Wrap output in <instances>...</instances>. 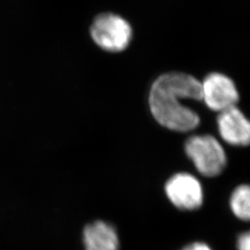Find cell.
Masks as SVG:
<instances>
[{
    "label": "cell",
    "mask_w": 250,
    "mask_h": 250,
    "mask_svg": "<svg viewBox=\"0 0 250 250\" xmlns=\"http://www.w3.org/2000/svg\"><path fill=\"white\" fill-rule=\"evenodd\" d=\"M202 99L201 82L183 72H170L160 76L152 84L149 107L152 115L165 128L186 133L195 130L200 118L182 100Z\"/></svg>",
    "instance_id": "cell-1"
},
{
    "label": "cell",
    "mask_w": 250,
    "mask_h": 250,
    "mask_svg": "<svg viewBox=\"0 0 250 250\" xmlns=\"http://www.w3.org/2000/svg\"><path fill=\"white\" fill-rule=\"evenodd\" d=\"M185 151L198 173L204 177H217L226 168V152L213 135L203 134L189 137L185 145Z\"/></svg>",
    "instance_id": "cell-2"
},
{
    "label": "cell",
    "mask_w": 250,
    "mask_h": 250,
    "mask_svg": "<svg viewBox=\"0 0 250 250\" xmlns=\"http://www.w3.org/2000/svg\"><path fill=\"white\" fill-rule=\"evenodd\" d=\"M90 31L95 43L110 52L125 50L132 37V28L127 21L113 13H103L98 16Z\"/></svg>",
    "instance_id": "cell-3"
},
{
    "label": "cell",
    "mask_w": 250,
    "mask_h": 250,
    "mask_svg": "<svg viewBox=\"0 0 250 250\" xmlns=\"http://www.w3.org/2000/svg\"><path fill=\"white\" fill-rule=\"evenodd\" d=\"M164 193L170 204L183 211L197 210L204 202L201 182L189 172L171 175L164 185Z\"/></svg>",
    "instance_id": "cell-4"
},
{
    "label": "cell",
    "mask_w": 250,
    "mask_h": 250,
    "mask_svg": "<svg viewBox=\"0 0 250 250\" xmlns=\"http://www.w3.org/2000/svg\"><path fill=\"white\" fill-rule=\"evenodd\" d=\"M201 85V100L210 110L220 113L237 106L239 92L229 76L221 72H212L206 76Z\"/></svg>",
    "instance_id": "cell-5"
},
{
    "label": "cell",
    "mask_w": 250,
    "mask_h": 250,
    "mask_svg": "<svg viewBox=\"0 0 250 250\" xmlns=\"http://www.w3.org/2000/svg\"><path fill=\"white\" fill-rule=\"evenodd\" d=\"M217 127L225 143L232 146H250V120L237 106L219 113Z\"/></svg>",
    "instance_id": "cell-6"
},
{
    "label": "cell",
    "mask_w": 250,
    "mask_h": 250,
    "mask_svg": "<svg viewBox=\"0 0 250 250\" xmlns=\"http://www.w3.org/2000/svg\"><path fill=\"white\" fill-rule=\"evenodd\" d=\"M83 245L84 250H120L121 241L113 224L98 220L84 226Z\"/></svg>",
    "instance_id": "cell-7"
},
{
    "label": "cell",
    "mask_w": 250,
    "mask_h": 250,
    "mask_svg": "<svg viewBox=\"0 0 250 250\" xmlns=\"http://www.w3.org/2000/svg\"><path fill=\"white\" fill-rule=\"evenodd\" d=\"M229 206L238 220L250 222V185H240L232 191Z\"/></svg>",
    "instance_id": "cell-8"
},
{
    "label": "cell",
    "mask_w": 250,
    "mask_h": 250,
    "mask_svg": "<svg viewBox=\"0 0 250 250\" xmlns=\"http://www.w3.org/2000/svg\"><path fill=\"white\" fill-rule=\"evenodd\" d=\"M237 250H250V231L242 232L236 241Z\"/></svg>",
    "instance_id": "cell-9"
},
{
    "label": "cell",
    "mask_w": 250,
    "mask_h": 250,
    "mask_svg": "<svg viewBox=\"0 0 250 250\" xmlns=\"http://www.w3.org/2000/svg\"><path fill=\"white\" fill-rule=\"evenodd\" d=\"M179 250H213L209 245L205 242L196 241L189 243Z\"/></svg>",
    "instance_id": "cell-10"
}]
</instances>
